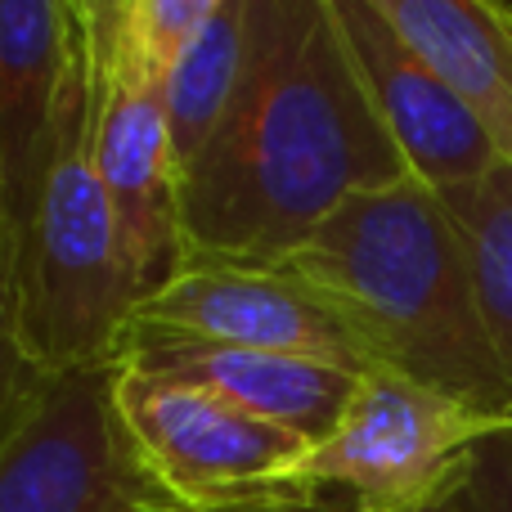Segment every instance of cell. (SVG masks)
<instances>
[{"instance_id": "obj_1", "label": "cell", "mask_w": 512, "mask_h": 512, "mask_svg": "<svg viewBox=\"0 0 512 512\" xmlns=\"http://www.w3.org/2000/svg\"><path fill=\"white\" fill-rule=\"evenodd\" d=\"M409 180L342 50L328 0H252L225 122L180 167L185 261L274 265L355 194Z\"/></svg>"}, {"instance_id": "obj_2", "label": "cell", "mask_w": 512, "mask_h": 512, "mask_svg": "<svg viewBox=\"0 0 512 512\" xmlns=\"http://www.w3.org/2000/svg\"><path fill=\"white\" fill-rule=\"evenodd\" d=\"M279 265L342 319L373 369H396L512 423L463 234L423 180L355 194Z\"/></svg>"}, {"instance_id": "obj_3", "label": "cell", "mask_w": 512, "mask_h": 512, "mask_svg": "<svg viewBox=\"0 0 512 512\" xmlns=\"http://www.w3.org/2000/svg\"><path fill=\"white\" fill-rule=\"evenodd\" d=\"M23 333L50 373L122 360L140 288L95 167V41L63 104L45 185L18 248Z\"/></svg>"}, {"instance_id": "obj_4", "label": "cell", "mask_w": 512, "mask_h": 512, "mask_svg": "<svg viewBox=\"0 0 512 512\" xmlns=\"http://www.w3.org/2000/svg\"><path fill=\"white\" fill-rule=\"evenodd\" d=\"M508 418L396 369H369L342 423L310 445L288 490L342 499L351 512H436L459 490L477 445Z\"/></svg>"}, {"instance_id": "obj_5", "label": "cell", "mask_w": 512, "mask_h": 512, "mask_svg": "<svg viewBox=\"0 0 512 512\" xmlns=\"http://www.w3.org/2000/svg\"><path fill=\"white\" fill-rule=\"evenodd\" d=\"M117 409V364L54 373L0 454V512H176Z\"/></svg>"}, {"instance_id": "obj_6", "label": "cell", "mask_w": 512, "mask_h": 512, "mask_svg": "<svg viewBox=\"0 0 512 512\" xmlns=\"http://www.w3.org/2000/svg\"><path fill=\"white\" fill-rule=\"evenodd\" d=\"M117 409L140 459L176 499L225 508L288 490L310 445L194 382L117 360Z\"/></svg>"}, {"instance_id": "obj_7", "label": "cell", "mask_w": 512, "mask_h": 512, "mask_svg": "<svg viewBox=\"0 0 512 512\" xmlns=\"http://www.w3.org/2000/svg\"><path fill=\"white\" fill-rule=\"evenodd\" d=\"M131 337L301 355L351 373L373 369L342 319L279 261H185L135 306L126 342Z\"/></svg>"}, {"instance_id": "obj_8", "label": "cell", "mask_w": 512, "mask_h": 512, "mask_svg": "<svg viewBox=\"0 0 512 512\" xmlns=\"http://www.w3.org/2000/svg\"><path fill=\"white\" fill-rule=\"evenodd\" d=\"M95 41V32H90ZM95 167L140 301L185 265L180 158L162 86L122 50L95 41Z\"/></svg>"}, {"instance_id": "obj_9", "label": "cell", "mask_w": 512, "mask_h": 512, "mask_svg": "<svg viewBox=\"0 0 512 512\" xmlns=\"http://www.w3.org/2000/svg\"><path fill=\"white\" fill-rule=\"evenodd\" d=\"M328 9H333L346 59L373 113L396 140L409 176L436 194H450L504 162L472 108L418 59V50L391 27V18L373 0H328Z\"/></svg>"}, {"instance_id": "obj_10", "label": "cell", "mask_w": 512, "mask_h": 512, "mask_svg": "<svg viewBox=\"0 0 512 512\" xmlns=\"http://www.w3.org/2000/svg\"><path fill=\"white\" fill-rule=\"evenodd\" d=\"M90 59L81 0H0V212L14 252L32 225L63 104Z\"/></svg>"}, {"instance_id": "obj_11", "label": "cell", "mask_w": 512, "mask_h": 512, "mask_svg": "<svg viewBox=\"0 0 512 512\" xmlns=\"http://www.w3.org/2000/svg\"><path fill=\"white\" fill-rule=\"evenodd\" d=\"M122 364L167 378L194 382L230 405L248 409L265 423L319 445L351 405L364 373L337 369L324 360L301 355H270V351H234V346H203V342H158V337H131L122 346Z\"/></svg>"}, {"instance_id": "obj_12", "label": "cell", "mask_w": 512, "mask_h": 512, "mask_svg": "<svg viewBox=\"0 0 512 512\" xmlns=\"http://www.w3.org/2000/svg\"><path fill=\"white\" fill-rule=\"evenodd\" d=\"M512 167V0H373Z\"/></svg>"}, {"instance_id": "obj_13", "label": "cell", "mask_w": 512, "mask_h": 512, "mask_svg": "<svg viewBox=\"0 0 512 512\" xmlns=\"http://www.w3.org/2000/svg\"><path fill=\"white\" fill-rule=\"evenodd\" d=\"M248 41L252 0H221V9L198 27V36L180 50L176 68L162 81V104H167L180 167L198 158V149L212 140L216 126L230 113L243 68H248Z\"/></svg>"}, {"instance_id": "obj_14", "label": "cell", "mask_w": 512, "mask_h": 512, "mask_svg": "<svg viewBox=\"0 0 512 512\" xmlns=\"http://www.w3.org/2000/svg\"><path fill=\"white\" fill-rule=\"evenodd\" d=\"M441 203L463 234L481 319L512 391V167L499 162L472 185L441 194Z\"/></svg>"}, {"instance_id": "obj_15", "label": "cell", "mask_w": 512, "mask_h": 512, "mask_svg": "<svg viewBox=\"0 0 512 512\" xmlns=\"http://www.w3.org/2000/svg\"><path fill=\"white\" fill-rule=\"evenodd\" d=\"M50 382H54V373L36 360V351L27 346V333H23L18 252H14V239H9L5 212H0V454L9 450L18 427L32 418L36 400L45 396Z\"/></svg>"}, {"instance_id": "obj_16", "label": "cell", "mask_w": 512, "mask_h": 512, "mask_svg": "<svg viewBox=\"0 0 512 512\" xmlns=\"http://www.w3.org/2000/svg\"><path fill=\"white\" fill-rule=\"evenodd\" d=\"M221 9V0H126V14L122 27H117L108 41L99 45H113L122 50L135 68L144 72L149 81H167V72L176 68L180 50L198 36V27Z\"/></svg>"}, {"instance_id": "obj_17", "label": "cell", "mask_w": 512, "mask_h": 512, "mask_svg": "<svg viewBox=\"0 0 512 512\" xmlns=\"http://www.w3.org/2000/svg\"><path fill=\"white\" fill-rule=\"evenodd\" d=\"M436 512H512V423L477 445L459 490Z\"/></svg>"}, {"instance_id": "obj_18", "label": "cell", "mask_w": 512, "mask_h": 512, "mask_svg": "<svg viewBox=\"0 0 512 512\" xmlns=\"http://www.w3.org/2000/svg\"><path fill=\"white\" fill-rule=\"evenodd\" d=\"M176 512H351L342 499L328 495H301V490H274V495L248 499V504H225V508H176Z\"/></svg>"}, {"instance_id": "obj_19", "label": "cell", "mask_w": 512, "mask_h": 512, "mask_svg": "<svg viewBox=\"0 0 512 512\" xmlns=\"http://www.w3.org/2000/svg\"><path fill=\"white\" fill-rule=\"evenodd\" d=\"M86 5V18H90V32L99 36V41H108V36L122 27V14H126V0H81Z\"/></svg>"}]
</instances>
